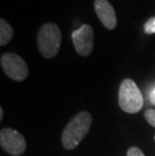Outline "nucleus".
Here are the masks:
<instances>
[{
    "label": "nucleus",
    "instance_id": "11",
    "mask_svg": "<svg viewBox=\"0 0 155 156\" xmlns=\"http://www.w3.org/2000/svg\"><path fill=\"white\" fill-rule=\"evenodd\" d=\"M127 156H145V155L141 151V149H139L138 147H131L127 151Z\"/></svg>",
    "mask_w": 155,
    "mask_h": 156
},
{
    "label": "nucleus",
    "instance_id": "8",
    "mask_svg": "<svg viewBox=\"0 0 155 156\" xmlns=\"http://www.w3.org/2000/svg\"><path fill=\"white\" fill-rule=\"evenodd\" d=\"M13 36L12 26L4 18L0 19V45L7 44Z\"/></svg>",
    "mask_w": 155,
    "mask_h": 156
},
{
    "label": "nucleus",
    "instance_id": "2",
    "mask_svg": "<svg viewBox=\"0 0 155 156\" xmlns=\"http://www.w3.org/2000/svg\"><path fill=\"white\" fill-rule=\"evenodd\" d=\"M62 44V32L55 23H45L37 35V46L41 55L51 58L58 55Z\"/></svg>",
    "mask_w": 155,
    "mask_h": 156
},
{
    "label": "nucleus",
    "instance_id": "12",
    "mask_svg": "<svg viewBox=\"0 0 155 156\" xmlns=\"http://www.w3.org/2000/svg\"><path fill=\"white\" fill-rule=\"evenodd\" d=\"M149 100L151 102V104H153L155 106V89L151 91L150 95H149Z\"/></svg>",
    "mask_w": 155,
    "mask_h": 156
},
{
    "label": "nucleus",
    "instance_id": "5",
    "mask_svg": "<svg viewBox=\"0 0 155 156\" xmlns=\"http://www.w3.org/2000/svg\"><path fill=\"white\" fill-rule=\"evenodd\" d=\"M0 144L2 149L8 154L19 156L24 153L26 141L18 131L11 128H3L0 131Z\"/></svg>",
    "mask_w": 155,
    "mask_h": 156
},
{
    "label": "nucleus",
    "instance_id": "3",
    "mask_svg": "<svg viewBox=\"0 0 155 156\" xmlns=\"http://www.w3.org/2000/svg\"><path fill=\"white\" fill-rule=\"evenodd\" d=\"M118 102L122 110L130 114L138 113L142 109L144 104L142 93L133 80L125 79L121 83Z\"/></svg>",
    "mask_w": 155,
    "mask_h": 156
},
{
    "label": "nucleus",
    "instance_id": "6",
    "mask_svg": "<svg viewBox=\"0 0 155 156\" xmlns=\"http://www.w3.org/2000/svg\"><path fill=\"white\" fill-rule=\"evenodd\" d=\"M72 44L76 51L82 56H88L93 51L94 46V30L89 24L82 25L79 29L72 34Z\"/></svg>",
    "mask_w": 155,
    "mask_h": 156
},
{
    "label": "nucleus",
    "instance_id": "9",
    "mask_svg": "<svg viewBox=\"0 0 155 156\" xmlns=\"http://www.w3.org/2000/svg\"><path fill=\"white\" fill-rule=\"evenodd\" d=\"M144 31L147 34H155V16L149 18L144 24Z\"/></svg>",
    "mask_w": 155,
    "mask_h": 156
},
{
    "label": "nucleus",
    "instance_id": "1",
    "mask_svg": "<svg viewBox=\"0 0 155 156\" xmlns=\"http://www.w3.org/2000/svg\"><path fill=\"white\" fill-rule=\"evenodd\" d=\"M92 120L93 119L90 113L81 112L68 123L62 135V146L67 150L77 148L90 130Z\"/></svg>",
    "mask_w": 155,
    "mask_h": 156
},
{
    "label": "nucleus",
    "instance_id": "4",
    "mask_svg": "<svg viewBox=\"0 0 155 156\" xmlns=\"http://www.w3.org/2000/svg\"><path fill=\"white\" fill-rule=\"evenodd\" d=\"M1 67L3 71L13 81L22 82L28 76V67L24 59L18 55L7 52L1 55Z\"/></svg>",
    "mask_w": 155,
    "mask_h": 156
},
{
    "label": "nucleus",
    "instance_id": "10",
    "mask_svg": "<svg viewBox=\"0 0 155 156\" xmlns=\"http://www.w3.org/2000/svg\"><path fill=\"white\" fill-rule=\"evenodd\" d=\"M144 117L148 124L155 128V109H147L144 113Z\"/></svg>",
    "mask_w": 155,
    "mask_h": 156
},
{
    "label": "nucleus",
    "instance_id": "13",
    "mask_svg": "<svg viewBox=\"0 0 155 156\" xmlns=\"http://www.w3.org/2000/svg\"><path fill=\"white\" fill-rule=\"evenodd\" d=\"M3 118V109L0 108V120H2Z\"/></svg>",
    "mask_w": 155,
    "mask_h": 156
},
{
    "label": "nucleus",
    "instance_id": "7",
    "mask_svg": "<svg viewBox=\"0 0 155 156\" xmlns=\"http://www.w3.org/2000/svg\"><path fill=\"white\" fill-rule=\"evenodd\" d=\"M95 11L98 18L108 29H114L117 25V17L113 6L108 0H95Z\"/></svg>",
    "mask_w": 155,
    "mask_h": 156
},
{
    "label": "nucleus",
    "instance_id": "14",
    "mask_svg": "<svg viewBox=\"0 0 155 156\" xmlns=\"http://www.w3.org/2000/svg\"><path fill=\"white\" fill-rule=\"evenodd\" d=\"M154 140H155V136H154Z\"/></svg>",
    "mask_w": 155,
    "mask_h": 156
}]
</instances>
